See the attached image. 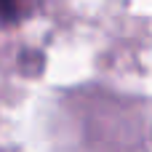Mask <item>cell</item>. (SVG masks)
I'll use <instances>...</instances> for the list:
<instances>
[{
  "instance_id": "1",
  "label": "cell",
  "mask_w": 152,
  "mask_h": 152,
  "mask_svg": "<svg viewBox=\"0 0 152 152\" xmlns=\"http://www.w3.org/2000/svg\"><path fill=\"white\" fill-rule=\"evenodd\" d=\"M43 0H0V24L3 27H16L37 13Z\"/></svg>"
}]
</instances>
